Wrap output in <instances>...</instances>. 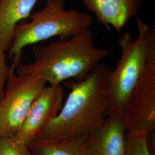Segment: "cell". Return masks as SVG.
<instances>
[{
    "label": "cell",
    "instance_id": "cell-1",
    "mask_svg": "<svg viewBox=\"0 0 155 155\" xmlns=\"http://www.w3.org/2000/svg\"><path fill=\"white\" fill-rule=\"evenodd\" d=\"M110 70L100 63L82 79L64 82L70 89L66 102L36 140L85 143L91 137L107 117Z\"/></svg>",
    "mask_w": 155,
    "mask_h": 155
},
{
    "label": "cell",
    "instance_id": "cell-2",
    "mask_svg": "<svg viewBox=\"0 0 155 155\" xmlns=\"http://www.w3.org/2000/svg\"><path fill=\"white\" fill-rule=\"evenodd\" d=\"M109 48L95 46L91 28L66 39H58L47 45L33 46L34 61L21 64L16 74L35 75L49 83L61 84L69 80H80L110 54Z\"/></svg>",
    "mask_w": 155,
    "mask_h": 155
},
{
    "label": "cell",
    "instance_id": "cell-3",
    "mask_svg": "<svg viewBox=\"0 0 155 155\" xmlns=\"http://www.w3.org/2000/svg\"><path fill=\"white\" fill-rule=\"evenodd\" d=\"M138 35L134 39L129 32L122 33L118 44L121 56L107 79V116L122 119L127 100L145 68L155 59V28L136 16Z\"/></svg>",
    "mask_w": 155,
    "mask_h": 155
},
{
    "label": "cell",
    "instance_id": "cell-4",
    "mask_svg": "<svg viewBox=\"0 0 155 155\" xmlns=\"http://www.w3.org/2000/svg\"><path fill=\"white\" fill-rule=\"evenodd\" d=\"M64 0H47L45 8L30 15V21L18 23L15 29L11 47L6 52L16 69L22 63V52L28 45L58 37L66 39L90 28V15L75 9L66 10Z\"/></svg>",
    "mask_w": 155,
    "mask_h": 155
},
{
    "label": "cell",
    "instance_id": "cell-5",
    "mask_svg": "<svg viewBox=\"0 0 155 155\" xmlns=\"http://www.w3.org/2000/svg\"><path fill=\"white\" fill-rule=\"evenodd\" d=\"M46 84L39 77L18 75L12 70L0 100V137L16 135L33 101Z\"/></svg>",
    "mask_w": 155,
    "mask_h": 155
},
{
    "label": "cell",
    "instance_id": "cell-6",
    "mask_svg": "<svg viewBox=\"0 0 155 155\" xmlns=\"http://www.w3.org/2000/svg\"><path fill=\"white\" fill-rule=\"evenodd\" d=\"M122 122L126 132L155 129V59L145 68L127 100Z\"/></svg>",
    "mask_w": 155,
    "mask_h": 155
},
{
    "label": "cell",
    "instance_id": "cell-7",
    "mask_svg": "<svg viewBox=\"0 0 155 155\" xmlns=\"http://www.w3.org/2000/svg\"><path fill=\"white\" fill-rule=\"evenodd\" d=\"M64 90L62 84L45 86L33 101L22 125L15 136L28 145L56 117L63 106Z\"/></svg>",
    "mask_w": 155,
    "mask_h": 155
},
{
    "label": "cell",
    "instance_id": "cell-8",
    "mask_svg": "<svg viewBox=\"0 0 155 155\" xmlns=\"http://www.w3.org/2000/svg\"><path fill=\"white\" fill-rule=\"evenodd\" d=\"M106 28L120 32L137 16L144 0H79Z\"/></svg>",
    "mask_w": 155,
    "mask_h": 155
},
{
    "label": "cell",
    "instance_id": "cell-9",
    "mask_svg": "<svg viewBox=\"0 0 155 155\" xmlns=\"http://www.w3.org/2000/svg\"><path fill=\"white\" fill-rule=\"evenodd\" d=\"M125 134L122 119L109 116L85 144L91 155H125Z\"/></svg>",
    "mask_w": 155,
    "mask_h": 155
},
{
    "label": "cell",
    "instance_id": "cell-10",
    "mask_svg": "<svg viewBox=\"0 0 155 155\" xmlns=\"http://www.w3.org/2000/svg\"><path fill=\"white\" fill-rule=\"evenodd\" d=\"M39 0H0V43L6 52L18 22L30 16Z\"/></svg>",
    "mask_w": 155,
    "mask_h": 155
},
{
    "label": "cell",
    "instance_id": "cell-11",
    "mask_svg": "<svg viewBox=\"0 0 155 155\" xmlns=\"http://www.w3.org/2000/svg\"><path fill=\"white\" fill-rule=\"evenodd\" d=\"M33 155H91L85 143L35 140L28 145Z\"/></svg>",
    "mask_w": 155,
    "mask_h": 155
},
{
    "label": "cell",
    "instance_id": "cell-12",
    "mask_svg": "<svg viewBox=\"0 0 155 155\" xmlns=\"http://www.w3.org/2000/svg\"><path fill=\"white\" fill-rule=\"evenodd\" d=\"M148 133L143 130L126 132L125 155H152L148 144Z\"/></svg>",
    "mask_w": 155,
    "mask_h": 155
},
{
    "label": "cell",
    "instance_id": "cell-13",
    "mask_svg": "<svg viewBox=\"0 0 155 155\" xmlns=\"http://www.w3.org/2000/svg\"><path fill=\"white\" fill-rule=\"evenodd\" d=\"M0 155H33L28 145L15 137H0Z\"/></svg>",
    "mask_w": 155,
    "mask_h": 155
},
{
    "label": "cell",
    "instance_id": "cell-14",
    "mask_svg": "<svg viewBox=\"0 0 155 155\" xmlns=\"http://www.w3.org/2000/svg\"><path fill=\"white\" fill-rule=\"evenodd\" d=\"M6 52L0 43V100L4 95L6 82L10 72L13 68L6 63Z\"/></svg>",
    "mask_w": 155,
    "mask_h": 155
}]
</instances>
